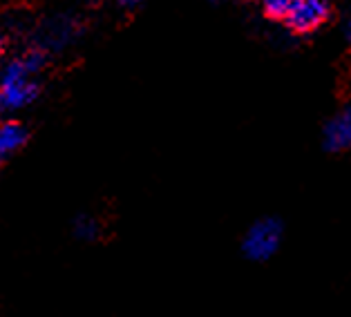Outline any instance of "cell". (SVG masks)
<instances>
[{
  "label": "cell",
  "instance_id": "cell-3",
  "mask_svg": "<svg viewBox=\"0 0 351 317\" xmlns=\"http://www.w3.org/2000/svg\"><path fill=\"white\" fill-rule=\"evenodd\" d=\"M329 18H331L329 0H293L282 21H285V25L293 34H311L315 29H320Z\"/></svg>",
  "mask_w": 351,
  "mask_h": 317
},
{
  "label": "cell",
  "instance_id": "cell-8",
  "mask_svg": "<svg viewBox=\"0 0 351 317\" xmlns=\"http://www.w3.org/2000/svg\"><path fill=\"white\" fill-rule=\"evenodd\" d=\"M141 3H143V0H119V5H123V7H136Z\"/></svg>",
  "mask_w": 351,
  "mask_h": 317
},
{
  "label": "cell",
  "instance_id": "cell-6",
  "mask_svg": "<svg viewBox=\"0 0 351 317\" xmlns=\"http://www.w3.org/2000/svg\"><path fill=\"white\" fill-rule=\"evenodd\" d=\"M101 230H104L101 221L92 215H79L72 224V233L76 239H81V242H97L101 237Z\"/></svg>",
  "mask_w": 351,
  "mask_h": 317
},
{
  "label": "cell",
  "instance_id": "cell-9",
  "mask_svg": "<svg viewBox=\"0 0 351 317\" xmlns=\"http://www.w3.org/2000/svg\"><path fill=\"white\" fill-rule=\"evenodd\" d=\"M3 54H5V40L0 38V56H3Z\"/></svg>",
  "mask_w": 351,
  "mask_h": 317
},
{
  "label": "cell",
  "instance_id": "cell-4",
  "mask_svg": "<svg viewBox=\"0 0 351 317\" xmlns=\"http://www.w3.org/2000/svg\"><path fill=\"white\" fill-rule=\"evenodd\" d=\"M351 143V114L347 107L336 112L322 127V148L329 154H340Z\"/></svg>",
  "mask_w": 351,
  "mask_h": 317
},
{
  "label": "cell",
  "instance_id": "cell-7",
  "mask_svg": "<svg viewBox=\"0 0 351 317\" xmlns=\"http://www.w3.org/2000/svg\"><path fill=\"white\" fill-rule=\"evenodd\" d=\"M291 3H293V0H260L264 16H269V18H276V21L285 18Z\"/></svg>",
  "mask_w": 351,
  "mask_h": 317
},
{
  "label": "cell",
  "instance_id": "cell-1",
  "mask_svg": "<svg viewBox=\"0 0 351 317\" xmlns=\"http://www.w3.org/2000/svg\"><path fill=\"white\" fill-rule=\"evenodd\" d=\"M45 63L47 51L32 47L23 56L12 58L0 70V118L14 116L40 97V83L36 81V74L43 72Z\"/></svg>",
  "mask_w": 351,
  "mask_h": 317
},
{
  "label": "cell",
  "instance_id": "cell-5",
  "mask_svg": "<svg viewBox=\"0 0 351 317\" xmlns=\"http://www.w3.org/2000/svg\"><path fill=\"white\" fill-rule=\"evenodd\" d=\"M29 141V127L14 116L0 118V161L19 154Z\"/></svg>",
  "mask_w": 351,
  "mask_h": 317
},
{
  "label": "cell",
  "instance_id": "cell-2",
  "mask_svg": "<svg viewBox=\"0 0 351 317\" xmlns=\"http://www.w3.org/2000/svg\"><path fill=\"white\" fill-rule=\"evenodd\" d=\"M285 242V224L278 217H262L253 221L242 237V255L248 262H269Z\"/></svg>",
  "mask_w": 351,
  "mask_h": 317
}]
</instances>
